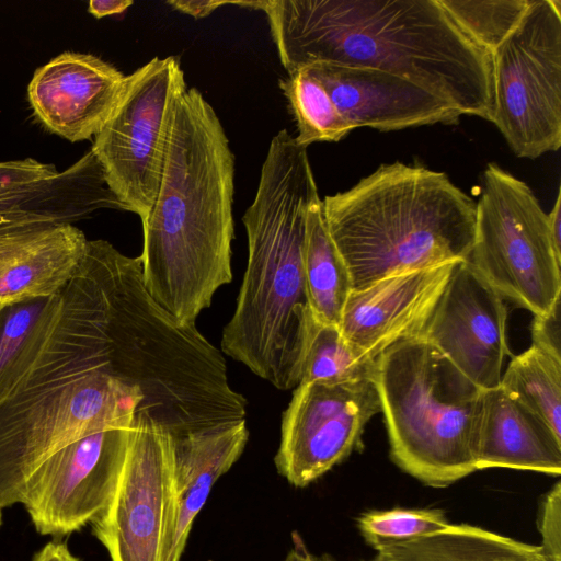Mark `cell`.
I'll return each mask as SVG.
<instances>
[{
	"label": "cell",
	"instance_id": "1f68e13d",
	"mask_svg": "<svg viewBox=\"0 0 561 561\" xmlns=\"http://www.w3.org/2000/svg\"><path fill=\"white\" fill-rule=\"evenodd\" d=\"M173 9L195 19L206 18L216 9L226 4H236V1L225 0H170L167 2Z\"/></svg>",
	"mask_w": 561,
	"mask_h": 561
},
{
	"label": "cell",
	"instance_id": "d4e9b609",
	"mask_svg": "<svg viewBox=\"0 0 561 561\" xmlns=\"http://www.w3.org/2000/svg\"><path fill=\"white\" fill-rule=\"evenodd\" d=\"M374 368L375 359L354 348L343 336L339 325L320 320L310 307L307 308L299 383L373 380Z\"/></svg>",
	"mask_w": 561,
	"mask_h": 561
},
{
	"label": "cell",
	"instance_id": "ba28073f",
	"mask_svg": "<svg viewBox=\"0 0 561 561\" xmlns=\"http://www.w3.org/2000/svg\"><path fill=\"white\" fill-rule=\"evenodd\" d=\"M466 261L503 299L534 316L561 298V260L548 215L525 182L493 162L482 173Z\"/></svg>",
	"mask_w": 561,
	"mask_h": 561
},
{
	"label": "cell",
	"instance_id": "ac0fdd59",
	"mask_svg": "<svg viewBox=\"0 0 561 561\" xmlns=\"http://www.w3.org/2000/svg\"><path fill=\"white\" fill-rule=\"evenodd\" d=\"M304 69L321 82L352 130L453 125L461 116L433 93L390 72L327 62Z\"/></svg>",
	"mask_w": 561,
	"mask_h": 561
},
{
	"label": "cell",
	"instance_id": "5bb4252c",
	"mask_svg": "<svg viewBox=\"0 0 561 561\" xmlns=\"http://www.w3.org/2000/svg\"><path fill=\"white\" fill-rule=\"evenodd\" d=\"M504 299L466 261H459L421 336L480 389L500 385L506 342Z\"/></svg>",
	"mask_w": 561,
	"mask_h": 561
},
{
	"label": "cell",
	"instance_id": "d6a6232c",
	"mask_svg": "<svg viewBox=\"0 0 561 561\" xmlns=\"http://www.w3.org/2000/svg\"><path fill=\"white\" fill-rule=\"evenodd\" d=\"M133 3L131 0H91L88 4V11L96 19H102L122 13Z\"/></svg>",
	"mask_w": 561,
	"mask_h": 561
},
{
	"label": "cell",
	"instance_id": "f546056e",
	"mask_svg": "<svg viewBox=\"0 0 561 561\" xmlns=\"http://www.w3.org/2000/svg\"><path fill=\"white\" fill-rule=\"evenodd\" d=\"M539 545L553 561H561V483L560 481L543 495L538 513Z\"/></svg>",
	"mask_w": 561,
	"mask_h": 561
},
{
	"label": "cell",
	"instance_id": "8d00e7d4",
	"mask_svg": "<svg viewBox=\"0 0 561 561\" xmlns=\"http://www.w3.org/2000/svg\"><path fill=\"white\" fill-rule=\"evenodd\" d=\"M369 561H382L381 558L379 557V554H376L373 559H370Z\"/></svg>",
	"mask_w": 561,
	"mask_h": 561
},
{
	"label": "cell",
	"instance_id": "ffe728a7",
	"mask_svg": "<svg viewBox=\"0 0 561 561\" xmlns=\"http://www.w3.org/2000/svg\"><path fill=\"white\" fill-rule=\"evenodd\" d=\"M112 203V192L91 150L61 173L33 158L0 162V215L35 210L72 222Z\"/></svg>",
	"mask_w": 561,
	"mask_h": 561
},
{
	"label": "cell",
	"instance_id": "74e56055",
	"mask_svg": "<svg viewBox=\"0 0 561 561\" xmlns=\"http://www.w3.org/2000/svg\"><path fill=\"white\" fill-rule=\"evenodd\" d=\"M0 525H1V507H0Z\"/></svg>",
	"mask_w": 561,
	"mask_h": 561
},
{
	"label": "cell",
	"instance_id": "7a4b0ae2",
	"mask_svg": "<svg viewBox=\"0 0 561 561\" xmlns=\"http://www.w3.org/2000/svg\"><path fill=\"white\" fill-rule=\"evenodd\" d=\"M234 154L213 106L186 88L173 106L159 190L142 220L145 287L176 321L195 324L232 280Z\"/></svg>",
	"mask_w": 561,
	"mask_h": 561
},
{
	"label": "cell",
	"instance_id": "52a82bcc",
	"mask_svg": "<svg viewBox=\"0 0 561 561\" xmlns=\"http://www.w3.org/2000/svg\"><path fill=\"white\" fill-rule=\"evenodd\" d=\"M142 394L102 371L50 380L0 402V507L22 503L39 467L91 433L131 426Z\"/></svg>",
	"mask_w": 561,
	"mask_h": 561
},
{
	"label": "cell",
	"instance_id": "44dd1931",
	"mask_svg": "<svg viewBox=\"0 0 561 561\" xmlns=\"http://www.w3.org/2000/svg\"><path fill=\"white\" fill-rule=\"evenodd\" d=\"M476 468L561 474V438L500 387L482 390L476 432Z\"/></svg>",
	"mask_w": 561,
	"mask_h": 561
},
{
	"label": "cell",
	"instance_id": "e0dca14e",
	"mask_svg": "<svg viewBox=\"0 0 561 561\" xmlns=\"http://www.w3.org/2000/svg\"><path fill=\"white\" fill-rule=\"evenodd\" d=\"M125 83L126 76L100 57L65 51L35 70L27 96L46 129L77 142L100 131Z\"/></svg>",
	"mask_w": 561,
	"mask_h": 561
},
{
	"label": "cell",
	"instance_id": "4fadbf2b",
	"mask_svg": "<svg viewBox=\"0 0 561 561\" xmlns=\"http://www.w3.org/2000/svg\"><path fill=\"white\" fill-rule=\"evenodd\" d=\"M131 426L85 435L39 467L22 501L39 534L67 535L102 514L118 484Z\"/></svg>",
	"mask_w": 561,
	"mask_h": 561
},
{
	"label": "cell",
	"instance_id": "e575fe53",
	"mask_svg": "<svg viewBox=\"0 0 561 561\" xmlns=\"http://www.w3.org/2000/svg\"><path fill=\"white\" fill-rule=\"evenodd\" d=\"M293 547L282 561H333L329 556H316L305 545L301 536L294 531L291 534Z\"/></svg>",
	"mask_w": 561,
	"mask_h": 561
},
{
	"label": "cell",
	"instance_id": "9a60e30c",
	"mask_svg": "<svg viewBox=\"0 0 561 561\" xmlns=\"http://www.w3.org/2000/svg\"><path fill=\"white\" fill-rule=\"evenodd\" d=\"M458 262L400 272L352 290L339 322L343 336L371 359L421 336Z\"/></svg>",
	"mask_w": 561,
	"mask_h": 561
},
{
	"label": "cell",
	"instance_id": "6da1fadb",
	"mask_svg": "<svg viewBox=\"0 0 561 561\" xmlns=\"http://www.w3.org/2000/svg\"><path fill=\"white\" fill-rule=\"evenodd\" d=\"M279 60L294 73L327 62L404 78L461 115L492 121V54L438 0L255 1Z\"/></svg>",
	"mask_w": 561,
	"mask_h": 561
},
{
	"label": "cell",
	"instance_id": "7c38bea8",
	"mask_svg": "<svg viewBox=\"0 0 561 561\" xmlns=\"http://www.w3.org/2000/svg\"><path fill=\"white\" fill-rule=\"evenodd\" d=\"M380 411L371 379L297 385L282 416L277 472L297 488L314 482L358 448Z\"/></svg>",
	"mask_w": 561,
	"mask_h": 561
},
{
	"label": "cell",
	"instance_id": "8992f818",
	"mask_svg": "<svg viewBox=\"0 0 561 561\" xmlns=\"http://www.w3.org/2000/svg\"><path fill=\"white\" fill-rule=\"evenodd\" d=\"M373 382L401 470L432 488L477 471L482 389L435 346L423 337L391 345L375 359Z\"/></svg>",
	"mask_w": 561,
	"mask_h": 561
},
{
	"label": "cell",
	"instance_id": "2e32d148",
	"mask_svg": "<svg viewBox=\"0 0 561 561\" xmlns=\"http://www.w3.org/2000/svg\"><path fill=\"white\" fill-rule=\"evenodd\" d=\"M87 242L78 227L55 214L0 215V308L59 291L75 274Z\"/></svg>",
	"mask_w": 561,
	"mask_h": 561
},
{
	"label": "cell",
	"instance_id": "603a6c76",
	"mask_svg": "<svg viewBox=\"0 0 561 561\" xmlns=\"http://www.w3.org/2000/svg\"><path fill=\"white\" fill-rule=\"evenodd\" d=\"M56 294L0 308V402L12 397L37 359L64 308Z\"/></svg>",
	"mask_w": 561,
	"mask_h": 561
},
{
	"label": "cell",
	"instance_id": "cb8c5ba5",
	"mask_svg": "<svg viewBox=\"0 0 561 561\" xmlns=\"http://www.w3.org/2000/svg\"><path fill=\"white\" fill-rule=\"evenodd\" d=\"M304 271L311 311L320 320L339 325L353 287L347 267L328 231L320 197L310 205L306 216Z\"/></svg>",
	"mask_w": 561,
	"mask_h": 561
},
{
	"label": "cell",
	"instance_id": "5b68a950",
	"mask_svg": "<svg viewBox=\"0 0 561 561\" xmlns=\"http://www.w3.org/2000/svg\"><path fill=\"white\" fill-rule=\"evenodd\" d=\"M330 237L353 290L392 274L467 260L476 201L449 176L420 164H381L322 199Z\"/></svg>",
	"mask_w": 561,
	"mask_h": 561
},
{
	"label": "cell",
	"instance_id": "836d02e7",
	"mask_svg": "<svg viewBox=\"0 0 561 561\" xmlns=\"http://www.w3.org/2000/svg\"><path fill=\"white\" fill-rule=\"evenodd\" d=\"M548 215V225L552 245L557 256L561 260V190L558 188L554 205Z\"/></svg>",
	"mask_w": 561,
	"mask_h": 561
},
{
	"label": "cell",
	"instance_id": "83f0119b",
	"mask_svg": "<svg viewBox=\"0 0 561 561\" xmlns=\"http://www.w3.org/2000/svg\"><path fill=\"white\" fill-rule=\"evenodd\" d=\"M477 44L491 54L517 27L530 0H438Z\"/></svg>",
	"mask_w": 561,
	"mask_h": 561
},
{
	"label": "cell",
	"instance_id": "3957f363",
	"mask_svg": "<svg viewBox=\"0 0 561 561\" xmlns=\"http://www.w3.org/2000/svg\"><path fill=\"white\" fill-rule=\"evenodd\" d=\"M100 369L142 394L137 413L172 436L244 420L248 401L230 385L226 360L196 328L176 321L147 291L139 257L88 240Z\"/></svg>",
	"mask_w": 561,
	"mask_h": 561
},
{
	"label": "cell",
	"instance_id": "f1b7e54d",
	"mask_svg": "<svg viewBox=\"0 0 561 561\" xmlns=\"http://www.w3.org/2000/svg\"><path fill=\"white\" fill-rule=\"evenodd\" d=\"M449 525L440 508L373 510L357 517V528L376 551L382 547L433 534Z\"/></svg>",
	"mask_w": 561,
	"mask_h": 561
},
{
	"label": "cell",
	"instance_id": "277c9868",
	"mask_svg": "<svg viewBox=\"0 0 561 561\" xmlns=\"http://www.w3.org/2000/svg\"><path fill=\"white\" fill-rule=\"evenodd\" d=\"M307 148L287 129L271 140L242 221L248 260L222 352L278 390L299 383L306 310V216L319 198Z\"/></svg>",
	"mask_w": 561,
	"mask_h": 561
},
{
	"label": "cell",
	"instance_id": "4316f807",
	"mask_svg": "<svg viewBox=\"0 0 561 561\" xmlns=\"http://www.w3.org/2000/svg\"><path fill=\"white\" fill-rule=\"evenodd\" d=\"M278 83L296 121L298 145L307 148L313 142H336L352 131L324 87L306 69L287 75Z\"/></svg>",
	"mask_w": 561,
	"mask_h": 561
},
{
	"label": "cell",
	"instance_id": "7402d4cb",
	"mask_svg": "<svg viewBox=\"0 0 561 561\" xmlns=\"http://www.w3.org/2000/svg\"><path fill=\"white\" fill-rule=\"evenodd\" d=\"M382 561H553L539 545L470 524L446 528L377 550Z\"/></svg>",
	"mask_w": 561,
	"mask_h": 561
},
{
	"label": "cell",
	"instance_id": "d590c367",
	"mask_svg": "<svg viewBox=\"0 0 561 561\" xmlns=\"http://www.w3.org/2000/svg\"><path fill=\"white\" fill-rule=\"evenodd\" d=\"M33 561H79L66 543L49 542L34 558Z\"/></svg>",
	"mask_w": 561,
	"mask_h": 561
},
{
	"label": "cell",
	"instance_id": "d6986e66",
	"mask_svg": "<svg viewBox=\"0 0 561 561\" xmlns=\"http://www.w3.org/2000/svg\"><path fill=\"white\" fill-rule=\"evenodd\" d=\"M249 435L244 419L172 436L171 518L162 561H181L195 517Z\"/></svg>",
	"mask_w": 561,
	"mask_h": 561
},
{
	"label": "cell",
	"instance_id": "30bf717a",
	"mask_svg": "<svg viewBox=\"0 0 561 561\" xmlns=\"http://www.w3.org/2000/svg\"><path fill=\"white\" fill-rule=\"evenodd\" d=\"M178 57H154L126 76L124 91L91 148L107 186L145 220L164 163L171 115L186 89Z\"/></svg>",
	"mask_w": 561,
	"mask_h": 561
},
{
	"label": "cell",
	"instance_id": "4dcf8cb0",
	"mask_svg": "<svg viewBox=\"0 0 561 561\" xmlns=\"http://www.w3.org/2000/svg\"><path fill=\"white\" fill-rule=\"evenodd\" d=\"M560 305L559 298L545 313L535 314L531 323L533 345L561 357L560 351Z\"/></svg>",
	"mask_w": 561,
	"mask_h": 561
},
{
	"label": "cell",
	"instance_id": "484cf974",
	"mask_svg": "<svg viewBox=\"0 0 561 561\" xmlns=\"http://www.w3.org/2000/svg\"><path fill=\"white\" fill-rule=\"evenodd\" d=\"M499 386L561 438V357L531 344L512 357Z\"/></svg>",
	"mask_w": 561,
	"mask_h": 561
},
{
	"label": "cell",
	"instance_id": "9c48e42d",
	"mask_svg": "<svg viewBox=\"0 0 561 561\" xmlns=\"http://www.w3.org/2000/svg\"><path fill=\"white\" fill-rule=\"evenodd\" d=\"M492 59L491 122L519 158L557 151L561 146V1L530 0Z\"/></svg>",
	"mask_w": 561,
	"mask_h": 561
},
{
	"label": "cell",
	"instance_id": "8fae6325",
	"mask_svg": "<svg viewBox=\"0 0 561 561\" xmlns=\"http://www.w3.org/2000/svg\"><path fill=\"white\" fill-rule=\"evenodd\" d=\"M172 501V435L136 414L115 493L92 523L111 561H162Z\"/></svg>",
	"mask_w": 561,
	"mask_h": 561
}]
</instances>
